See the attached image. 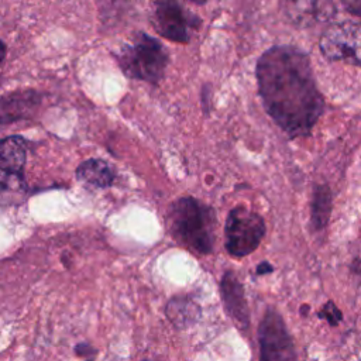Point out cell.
<instances>
[{"instance_id":"6","label":"cell","mask_w":361,"mask_h":361,"mask_svg":"<svg viewBox=\"0 0 361 361\" xmlns=\"http://www.w3.org/2000/svg\"><path fill=\"white\" fill-rule=\"evenodd\" d=\"M319 47L326 59L361 66V23L341 21L329 25Z\"/></svg>"},{"instance_id":"3","label":"cell","mask_w":361,"mask_h":361,"mask_svg":"<svg viewBox=\"0 0 361 361\" xmlns=\"http://www.w3.org/2000/svg\"><path fill=\"white\" fill-rule=\"evenodd\" d=\"M114 58L127 78L151 85H158L164 79L169 62L165 47L144 31L135 32L131 41L114 54Z\"/></svg>"},{"instance_id":"11","label":"cell","mask_w":361,"mask_h":361,"mask_svg":"<svg viewBox=\"0 0 361 361\" xmlns=\"http://www.w3.org/2000/svg\"><path fill=\"white\" fill-rule=\"evenodd\" d=\"M76 179L86 188L106 189L114 180V171L106 161L90 158L76 168Z\"/></svg>"},{"instance_id":"8","label":"cell","mask_w":361,"mask_h":361,"mask_svg":"<svg viewBox=\"0 0 361 361\" xmlns=\"http://www.w3.org/2000/svg\"><path fill=\"white\" fill-rule=\"evenodd\" d=\"M286 20L298 28H309L329 21L336 14L333 0H281Z\"/></svg>"},{"instance_id":"12","label":"cell","mask_w":361,"mask_h":361,"mask_svg":"<svg viewBox=\"0 0 361 361\" xmlns=\"http://www.w3.org/2000/svg\"><path fill=\"white\" fill-rule=\"evenodd\" d=\"M28 186L23 172L10 171L0 166V206H20L27 200Z\"/></svg>"},{"instance_id":"16","label":"cell","mask_w":361,"mask_h":361,"mask_svg":"<svg viewBox=\"0 0 361 361\" xmlns=\"http://www.w3.org/2000/svg\"><path fill=\"white\" fill-rule=\"evenodd\" d=\"M317 316L320 319L327 320L330 326H337L338 322L343 319V313L340 312V309L336 306V303L333 300L326 302V305L320 309Z\"/></svg>"},{"instance_id":"18","label":"cell","mask_w":361,"mask_h":361,"mask_svg":"<svg viewBox=\"0 0 361 361\" xmlns=\"http://www.w3.org/2000/svg\"><path fill=\"white\" fill-rule=\"evenodd\" d=\"M274 271V267L269 262H259L257 267V275H264V274H271Z\"/></svg>"},{"instance_id":"14","label":"cell","mask_w":361,"mask_h":361,"mask_svg":"<svg viewBox=\"0 0 361 361\" xmlns=\"http://www.w3.org/2000/svg\"><path fill=\"white\" fill-rule=\"evenodd\" d=\"M165 314L173 326L178 329H185L199 320L200 307L186 296H175L168 302Z\"/></svg>"},{"instance_id":"5","label":"cell","mask_w":361,"mask_h":361,"mask_svg":"<svg viewBox=\"0 0 361 361\" xmlns=\"http://www.w3.org/2000/svg\"><path fill=\"white\" fill-rule=\"evenodd\" d=\"M152 25L164 38L172 42L189 44L192 32L200 25V20L180 0H154Z\"/></svg>"},{"instance_id":"21","label":"cell","mask_w":361,"mask_h":361,"mask_svg":"<svg viewBox=\"0 0 361 361\" xmlns=\"http://www.w3.org/2000/svg\"><path fill=\"white\" fill-rule=\"evenodd\" d=\"M190 1H193L196 4H204L206 3V0H190Z\"/></svg>"},{"instance_id":"7","label":"cell","mask_w":361,"mask_h":361,"mask_svg":"<svg viewBox=\"0 0 361 361\" xmlns=\"http://www.w3.org/2000/svg\"><path fill=\"white\" fill-rule=\"evenodd\" d=\"M259 361H298L293 340L282 316L268 307L258 327Z\"/></svg>"},{"instance_id":"10","label":"cell","mask_w":361,"mask_h":361,"mask_svg":"<svg viewBox=\"0 0 361 361\" xmlns=\"http://www.w3.org/2000/svg\"><path fill=\"white\" fill-rule=\"evenodd\" d=\"M220 295L226 313L235 324L247 330L250 326V310L244 295V286L233 271H226L220 279Z\"/></svg>"},{"instance_id":"22","label":"cell","mask_w":361,"mask_h":361,"mask_svg":"<svg viewBox=\"0 0 361 361\" xmlns=\"http://www.w3.org/2000/svg\"><path fill=\"white\" fill-rule=\"evenodd\" d=\"M144 361H148V360H144Z\"/></svg>"},{"instance_id":"2","label":"cell","mask_w":361,"mask_h":361,"mask_svg":"<svg viewBox=\"0 0 361 361\" xmlns=\"http://www.w3.org/2000/svg\"><path fill=\"white\" fill-rule=\"evenodd\" d=\"M168 224L173 238L195 254L206 255L213 251L216 214L203 202L183 196L169 209Z\"/></svg>"},{"instance_id":"4","label":"cell","mask_w":361,"mask_h":361,"mask_svg":"<svg viewBox=\"0 0 361 361\" xmlns=\"http://www.w3.org/2000/svg\"><path fill=\"white\" fill-rule=\"evenodd\" d=\"M265 235L264 219L244 207L237 206L228 212L224 226V245L230 255L245 257L258 248Z\"/></svg>"},{"instance_id":"1","label":"cell","mask_w":361,"mask_h":361,"mask_svg":"<svg viewBox=\"0 0 361 361\" xmlns=\"http://www.w3.org/2000/svg\"><path fill=\"white\" fill-rule=\"evenodd\" d=\"M258 93L269 117L290 138L306 137L324 111L309 56L292 45L268 48L257 61Z\"/></svg>"},{"instance_id":"13","label":"cell","mask_w":361,"mask_h":361,"mask_svg":"<svg viewBox=\"0 0 361 361\" xmlns=\"http://www.w3.org/2000/svg\"><path fill=\"white\" fill-rule=\"evenodd\" d=\"M27 157V141L21 135H10L0 140V166L23 172Z\"/></svg>"},{"instance_id":"20","label":"cell","mask_w":361,"mask_h":361,"mask_svg":"<svg viewBox=\"0 0 361 361\" xmlns=\"http://www.w3.org/2000/svg\"><path fill=\"white\" fill-rule=\"evenodd\" d=\"M6 54H7V47H6V44L0 39V63L4 61Z\"/></svg>"},{"instance_id":"9","label":"cell","mask_w":361,"mask_h":361,"mask_svg":"<svg viewBox=\"0 0 361 361\" xmlns=\"http://www.w3.org/2000/svg\"><path fill=\"white\" fill-rule=\"evenodd\" d=\"M42 102L35 89H18L0 96V124L31 118Z\"/></svg>"},{"instance_id":"19","label":"cell","mask_w":361,"mask_h":361,"mask_svg":"<svg viewBox=\"0 0 361 361\" xmlns=\"http://www.w3.org/2000/svg\"><path fill=\"white\" fill-rule=\"evenodd\" d=\"M351 269H353L357 275H361V257L354 258V261H353V264H351Z\"/></svg>"},{"instance_id":"15","label":"cell","mask_w":361,"mask_h":361,"mask_svg":"<svg viewBox=\"0 0 361 361\" xmlns=\"http://www.w3.org/2000/svg\"><path fill=\"white\" fill-rule=\"evenodd\" d=\"M331 206H333V197L329 186L316 185L313 189L312 202H310V223L313 230L320 231L327 226L331 214Z\"/></svg>"},{"instance_id":"17","label":"cell","mask_w":361,"mask_h":361,"mask_svg":"<svg viewBox=\"0 0 361 361\" xmlns=\"http://www.w3.org/2000/svg\"><path fill=\"white\" fill-rule=\"evenodd\" d=\"M75 353L78 357H89L90 354H94V348L87 343H80L75 347Z\"/></svg>"}]
</instances>
